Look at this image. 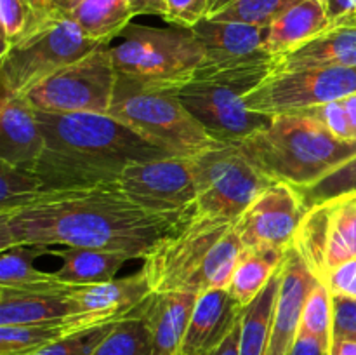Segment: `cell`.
Wrapping results in <instances>:
<instances>
[{"mask_svg": "<svg viewBox=\"0 0 356 355\" xmlns=\"http://www.w3.org/2000/svg\"><path fill=\"white\" fill-rule=\"evenodd\" d=\"M122 40L111 45L118 77L141 86L181 90L193 82L204 65V49L188 28L129 24Z\"/></svg>", "mask_w": 356, "mask_h": 355, "instance_id": "5b68a950", "label": "cell"}, {"mask_svg": "<svg viewBox=\"0 0 356 355\" xmlns=\"http://www.w3.org/2000/svg\"><path fill=\"white\" fill-rule=\"evenodd\" d=\"M117 79L111 44H103L86 58L37 84L23 97L38 111L108 115Z\"/></svg>", "mask_w": 356, "mask_h": 355, "instance_id": "30bf717a", "label": "cell"}, {"mask_svg": "<svg viewBox=\"0 0 356 355\" xmlns=\"http://www.w3.org/2000/svg\"><path fill=\"white\" fill-rule=\"evenodd\" d=\"M72 334L65 319L40 324L0 326V355H30Z\"/></svg>", "mask_w": 356, "mask_h": 355, "instance_id": "f546056e", "label": "cell"}, {"mask_svg": "<svg viewBox=\"0 0 356 355\" xmlns=\"http://www.w3.org/2000/svg\"><path fill=\"white\" fill-rule=\"evenodd\" d=\"M59 16L73 21L101 44H111L131 24L134 14L125 0H52Z\"/></svg>", "mask_w": 356, "mask_h": 355, "instance_id": "603a6c76", "label": "cell"}, {"mask_svg": "<svg viewBox=\"0 0 356 355\" xmlns=\"http://www.w3.org/2000/svg\"><path fill=\"white\" fill-rule=\"evenodd\" d=\"M73 315L66 291H24L0 287V326L63 320Z\"/></svg>", "mask_w": 356, "mask_h": 355, "instance_id": "cb8c5ba5", "label": "cell"}, {"mask_svg": "<svg viewBox=\"0 0 356 355\" xmlns=\"http://www.w3.org/2000/svg\"><path fill=\"white\" fill-rule=\"evenodd\" d=\"M325 2H327V10H329L330 26L353 21V14L356 10V0H325Z\"/></svg>", "mask_w": 356, "mask_h": 355, "instance_id": "60d3db41", "label": "cell"}, {"mask_svg": "<svg viewBox=\"0 0 356 355\" xmlns=\"http://www.w3.org/2000/svg\"><path fill=\"white\" fill-rule=\"evenodd\" d=\"M298 334H308L322 341L327 348L332 347V294L323 282H316L309 291L301 313Z\"/></svg>", "mask_w": 356, "mask_h": 355, "instance_id": "d6a6232c", "label": "cell"}, {"mask_svg": "<svg viewBox=\"0 0 356 355\" xmlns=\"http://www.w3.org/2000/svg\"><path fill=\"white\" fill-rule=\"evenodd\" d=\"M299 68H356V23H341L278 59L275 72Z\"/></svg>", "mask_w": 356, "mask_h": 355, "instance_id": "7402d4cb", "label": "cell"}, {"mask_svg": "<svg viewBox=\"0 0 356 355\" xmlns=\"http://www.w3.org/2000/svg\"><path fill=\"white\" fill-rule=\"evenodd\" d=\"M44 152L33 171L45 190L115 183L134 162L169 157L111 115L37 110Z\"/></svg>", "mask_w": 356, "mask_h": 355, "instance_id": "7a4b0ae2", "label": "cell"}, {"mask_svg": "<svg viewBox=\"0 0 356 355\" xmlns=\"http://www.w3.org/2000/svg\"><path fill=\"white\" fill-rule=\"evenodd\" d=\"M356 341V299L332 294V341Z\"/></svg>", "mask_w": 356, "mask_h": 355, "instance_id": "f35d334b", "label": "cell"}, {"mask_svg": "<svg viewBox=\"0 0 356 355\" xmlns=\"http://www.w3.org/2000/svg\"><path fill=\"white\" fill-rule=\"evenodd\" d=\"M356 94V68H299L273 72L243 96L247 108L275 117L301 113Z\"/></svg>", "mask_w": 356, "mask_h": 355, "instance_id": "8fae6325", "label": "cell"}, {"mask_svg": "<svg viewBox=\"0 0 356 355\" xmlns=\"http://www.w3.org/2000/svg\"><path fill=\"white\" fill-rule=\"evenodd\" d=\"M0 253V287L24 291H68L75 285L59 281L54 271L49 274L35 268V260L44 254H52V247L16 244Z\"/></svg>", "mask_w": 356, "mask_h": 355, "instance_id": "484cf974", "label": "cell"}, {"mask_svg": "<svg viewBox=\"0 0 356 355\" xmlns=\"http://www.w3.org/2000/svg\"><path fill=\"white\" fill-rule=\"evenodd\" d=\"M242 310L228 289H211L198 294L179 355H214L240 322Z\"/></svg>", "mask_w": 356, "mask_h": 355, "instance_id": "ac0fdd59", "label": "cell"}, {"mask_svg": "<svg viewBox=\"0 0 356 355\" xmlns=\"http://www.w3.org/2000/svg\"><path fill=\"white\" fill-rule=\"evenodd\" d=\"M191 31L205 56L195 80L236 87L247 94L277 68L278 58L266 49V28L204 19Z\"/></svg>", "mask_w": 356, "mask_h": 355, "instance_id": "8992f818", "label": "cell"}, {"mask_svg": "<svg viewBox=\"0 0 356 355\" xmlns=\"http://www.w3.org/2000/svg\"><path fill=\"white\" fill-rule=\"evenodd\" d=\"M280 285V271L271 277L266 287L250 305L242 310L240 319V348L238 355H266L270 341L271 317L275 299Z\"/></svg>", "mask_w": 356, "mask_h": 355, "instance_id": "f1b7e54d", "label": "cell"}, {"mask_svg": "<svg viewBox=\"0 0 356 355\" xmlns=\"http://www.w3.org/2000/svg\"><path fill=\"white\" fill-rule=\"evenodd\" d=\"M278 271L280 285L275 299L266 355H289L298 338L302 306L318 282L294 246L285 251Z\"/></svg>", "mask_w": 356, "mask_h": 355, "instance_id": "e0dca14e", "label": "cell"}, {"mask_svg": "<svg viewBox=\"0 0 356 355\" xmlns=\"http://www.w3.org/2000/svg\"><path fill=\"white\" fill-rule=\"evenodd\" d=\"M236 146L270 180L298 190L312 187L356 155V139L336 138L305 111L275 115L266 127Z\"/></svg>", "mask_w": 356, "mask_h": 355, "instance_id": "3957f363", "label": "cell"}, {"mask_svg": "<svg viewBox=\"0 0 356 355\" xmlns=\"http://www.w3.org/2000/svg\"><path fill=\"white\" fill-rule=\"evenodd\" d=\"M299 191H301L308 207L322 200H327V198L337 197V195L353 194V191H356V155L353 159L341 164L339 167H336L332 173L316 181L315 184Z\"/></svg>", "mask_w": 356, "mask_h": 355, "instance_id": "e575fe53", "label": "cell"}, {"mask_svg": "<svg viewBox=\"0 0 356 355\" xmlns=\"http://www.w3.org/2000/svg\"><path fill=\"white\" fill-rule=\"evenodd\" d=\"M56 17L52 0H0L2 52L33 37Z\"/></svg>", "mask_w": 356, "mask_h": 355, "instance_id": "4316f807", "label": "cell"}, {"mask_svg": "<svg viewBox=\"0 0 356 355\" xmlns=\"http://www.w3.org/2000/svg\"><path fill=\"white\" fill-rule=\"evenodd\" d=\"M329 26L325 0H294L266 28V49L280 59L318 37Z\"/></svg>", "mask_w": 356, "mask_h": 355, "instance_id": "44dd1931", "label": "cell"}, {"mask_svg": "<svg viewBox=\"0 0 356 355\" xmlns=\"http://www.w3.org/2000/svg\"><path fill=\"white\" fill-rule=\"evenodd\" d=\"M284 256L285 251L278 249H243L228 285V292L242 308L263 292L280 268Z\"/></svg>", "mask_w": 356, "mask_h": 355, "instance_id": "83f0119b", "label": "cell"}, {"mask_svg": "<svg viewBox=\"0 0 356 355\" xmlns=\"http://www.w3.org/2000/svg\"><path fill=\"white\" fill-rule=\"evenodd\" d=\"M165 10L162 19L172 26L191 30L207 17L209 0H163Z\"/></svg>", "mask_w": 356, "mask_h": 355, "instance_id": "8d00e7d4", "label": "cell"}, {"mask_svg": "<svg viewBox=\"0 0 356 355\" xmlns=\"http://www.w3.org/2000/svg\"><path fill=\"white\" fill-rule=\"evenodd\" d=\"M329 348L316 338L308 334H298L289 355H329Z\"/></svg>", "mask_w": 356, "mask_h": 355, "instance_id": "b9f144b4", "label": "cell"}, {"mask_svg": "<svg viewBox=\"0 0 356 355\" xmlns=\"http://www.w3.org/2000/svg\"><path fill=\"white\" fill-rule=\"evenodd\" d=\"M329 355H356V341L334 340Z\"/></svg>", "mask_w": 356, "mask_h": 355, "instance_id": "f6af8a7d", "label": "cell"}, {"mask_svg": "<svg viewBox=\"0 0 356 355\" xmlns=\"http://www.w3.org/2000/svg\"><path fill=\"white\" fill-rule=\"evenodd\" d=\"M45 190V183L33 169L0 160V214L30 200Z\"/></svg>", "mask_w": 356, "mask_h": 355, "instance_id": "836d02e7", "label": "cell"}, {"mask_svg": "<svg viewBox=\"0 0 356 355\" xmlns=\"http://www.w3.org/2000/svg\"><path fill=\"white\" fill-rule=\"evenodd\" d=\"M108 115L169 155L191 159L222 145L184 106L179 90L141 86L118 77Z\"/></svg>", "mask_w": 356, "mask_h": 355, "instance_id": "277c9868", "label": "cell"}, {"mask_svg": "<svg viewBox=\"0 0 356 355\" xmlns=\"http://www.w3.org/2000/svg\"><path fill=\"white\" fill-rule=\"evenodd\" d=\"M198 294L195 292H152L143 303L141 315L148 324L153 355H179Z\"/></svg>", "mask_w": 356, "mask_h": 355, "instance_id": "ffe728a7", "label": "cell"}, {"mask_svg": "<svg viewBox=\"0 0 356 355\" xmlns=\"http://www.w3.org/2000/svg\"><path fill=\"white\" fill-rule=\"evenodd\" d=\"M235 221L195 212L177 232L160 240L143 268L152 292H195L202 294V278L216 244Z\"/></svg>", "mask_w": 356, "mask_h": 355, "instance_id": "52a82bcc", "label": "cell"}, {"mask_svg": "<svg viewBox=\"0 0 356 355\" xmlns=\"http://www.w3.org/2000/svg\"><path fill=\"white\" fill-rule=\"evenodd\" d=\"M292 246L320 282H325L334 268L355 260L356 191L308 207Z\"/></svg>", "mask_w": 356, "mask_h": 355, "instance_id": "7c38bea8", "label": "cell"}, {"mask_svg": "<svg viewBox=\"0 0 356 355\" xmlns=\"http://www.w3.org/2000/svg\"><path fill=\"white\" fill-rule=\"evenodd\" d=\"M344 108H346L348 120H350L351 132H353V138L356 139V94H351V96L343 97Z\"/></svg>", "mask_w": 356, "mask_h": 355, "instance_id": "bcb514c9", "label": "cell"}, {"mask_svg": "<svg viewBox=\"0 0 356 355\" xmlns=\"http://www.w3.org/2000/svg\"><path fill=\"white\" fill-rule=\"evenodd\" d=\"M243 96L236 87L205 80H193L179 90L184 106L222 145H236L270 124L271 117L247 108Z\"/></svg>", "mask_w": 356, "mask_h": 355, "instance_id": "9a60e30c", "label": "cell"}, {"mask_svg": "<svg viewBox=\"0 0 356 355\" xmlns=\"http://www.w3.org/2000/svg\"><path fill=\"white\" fill-rule=\"evenodd\" d=\"M149 294L152 287L143 270L108 282L72 285L66 296L73 315L65 320L73 334L110 326L138 313Z\"/></svg>", "mask_w": 356, "mask_h": 355, "instance_id": "2e32d148", "label": "cell"}, {"mask_svg": "<svg viewBox=\"0 0 356 355\" xmlns=\"http://www.w3.org/2000/svg\"><path fill=\"white\" fill-rule=\"evenodd\" d=\"M90 355H153V341L148 324L138 313L118 320Z\"/></svg>", "mask_w": 356, "mask_h": 355, "instance_id": "4dcf8cb0", "label": "cell"}, {"mask_svg": "<svg viewBox=\"0 0 356 355\" xmlns=\"http://www.w3.org/2000/svg\"><path fill=\"white\" fill-rule=\"evenodd\" d=\"M305 113L315 117L330 134H334L339 139H355L351 132L350 120H348L346 108H344L343 100L330 101V103L322 104V106L312 108Z\"/></svg>", "mask_w": 356, "mask_h": 355, "instance_id": "74e56055", "label": "cell"}, {"mask_svg": "<svg viewBox=\"0 0 356 355\" xmlns=\"http://www.w3.org/2000/svg\"><path fill=\"white\" fill-rule=\"evenodd\" d=\"M242 319V317H240ZM240 348V322L236 324L235 329L228 334L225 341L221 343V347L214 352V355H238Z\"/></svg>", "mask_w": 356, "mask_h": 355, "instance_id": "ee69618b", "label": "cell"}, {"mask_svg": "<svg viewBox=\"0 0 356 355\" xmlns=\"http://www.w3.org/2000/svg\"><path fill=\"white\" fill-rule=\"evenodd\" d=\"M195 212L236 221L254 198L277 181L261 173L236 145H218L191 157Z\"/></svg>", "mask_w": 356, "mask_h": 355, "instance_id": "9c48e42d", "label": "cell"}, {"mask_svg": "<svg viewBox=\"0 0 356 355\" xmlns=\"http://www.w3.org/2000/svg\"><path fill=\"white\" fill-rule=\"evenodd\" d=\"M193 214L143 209L115 183L42 190L0 214V251L16 244L72 246L120 251L132 260H145Z\"/></svg>", "mask_w": 356, "mask_h": 355, "instance_id": "6da1fadb", "label": "cell"}, {"mask_svg": "<svg viewBox=\"0 0 356 355\" xmlns=\"http://www.w3.org/2000/svg\"><path fill=\"white\" fill-rule=\"evenodd\" d=\"M99 45L103 44L58 14L44 30L0 54V90L26 96L37 84L86 58Z\"/></svg>", "mask_w": 356, "mask_h": 355, "instance_id": "ba28073f", "label": "cell"}, {"mask_svg": "<svg viewBox=\"0 0 356 355\" xmlns=\"http://www.w3.org/2000/svg\"><path fill=\"white\" fill-rule=\"evenodd\" d=\"M44 146L37 110L26 97L0 90V160L33 169Z\"/></svg>", "mask_w": 356, "mask_h": 355, "instance_id": "d6986e66", "label": "cell"}, {"mask_svg": "<svg viewBox=\"0 0 356 355\" xmlns=\"http://www.w3.org/2000/svg\"><path fill=\"white\" fill-rule=\"evenodd\" d=\"M52 256L61 258V267L54 271L66 284H97L117 278V274L132 258L127 253L92 247H52Z\"/></svg>", "mask_w": 356, "mask_h": 355, "instance_id": "d4e9b609", "label": "cell"}, {"mask_svg": "<svg viewBox=\"0 0 356 355\" xmlns=\"http://www.w3.org/2000/svg\"><path fill=\"white\" fill-rule=\"evenodd\" d=\"M353 21L356 23V10H355V14H353Z\"/></svg>", "mask_w": 356, "mask_h": 355, "instance_id": "7dc6e473", "label": "cell"}, {"mask_svg": "<svg viewBox=\"0 0 356 355\" xmlns=\"http://www.w3.org/2000/svg\"><path fill=\"white\" fill-rule=\"evenodd\" d=\"M294 0H209L207 17L268 28L275 17Z\"/></svg>", "mask_w": 356, "mask_h": 355, "instance_id": "1f68e13d", "label": "cell"}, {"mask_svg": "<svg viewBox=\"0 0 356 355\" xmlns=\"http://www.w3.org/2000/svg\"><path fill=\"white\" fill-rule=\"evenodd\" d=\"M308 205L301 191L287 183L270 184L235 221L243 249L292 247Z\"/></svg>", "mask_w": 356, "mask_h": 355, "instance_id": "5bb4252c", "label": "cell"}, {"mask_svg": "<svg viewBox=\"0 0 356 355\" xmlns=\"http://www.w3.org/2000/svg\"><path fill=\"white\" fill-rule=\"evenodd\" d=\"M111 327H113V324L72 334V336L54 341V343L47 345V347L40 348L30 355H90L94 348L101 343V340L110 333Z\"/></svg>", "mask_w": 356, "mask_h": 355, "instance_id": "d590c367", "label": "cell"}, {"mask_svg": "<svg viewBox=\"0 0 356 355\" xmlns=\"http://www.w3.org/2000/svg\"><path fill=\"white\" fill-rule=\"evenodd\" d=\"M115 184L129 200L152 212H195L197 188L190 157L169 155L134 162L122 171Z\"/></svg>", "mask_w": 356, "mask_h": 355, "instance_id": "4fadbf2b", "label": "cell"}, {"mask_svg": "<svg viewBox=\"0 0 356 355\" xmlns=\"http://www.w3.org/2000/svg\"><path fill=\"white\" fill-rule=\"evenodd\" d=\"M131 9V13L136 16H163L165 3L163 0H125Z\"/></svg>", "mask_w": 356, "mask_h": 355, "instance_id": "7bdbcfd3", "label": "cell"}, {"mask_svg": "<svg viewBox=\"0 0 356 355\" xmlns=\"http://www.w3.org/2000/svg\"><path fill=\"white\" fill-rule=\"evenodd\" d=\"M323 284H327L330 294L356 299V258L334 268Z\"/></svg>", "mask_w": 356, "mask_h": 355, "instance_id": "ab89813d", "label": "cell"}]
</instances>
